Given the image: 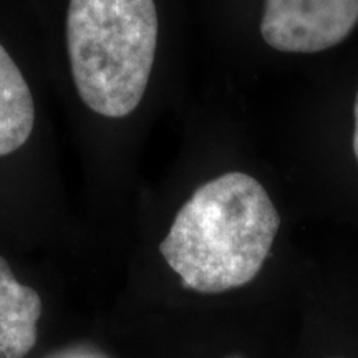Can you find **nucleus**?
I'll use <instances>...</instances> for the list:
<instances>
[{"label": "nucleus", "mask_w": 358, "mask_h": 358, "mask_svg": "<svg viewBox=\"0 0 358 358\" xmlns=\"http://www.w3.org/2000/svg\"><path fill=\"white\" fill-rule=\"evenodd\" d=\"M55 106L106 133L146 105L161 47L158 0H22Z\"/></svg>", "instance_id": "obj_1"}, {"label": "nucleus", "mask_w": 358, "mask_h": 358, "mask_svg": "<svg viewBox=\"0 0 358 358\" xmlns=\"http://www.w3.org/2000/svg\"><path fill=\"white\" fill-rule=\"evenodd\" d=\"M279 227V213L256 178L224 173L179 208L159 252L187 289L226 292L256 279Z\"/></svg>", "instance_id": "obj_2"}, {"label": "nucleus", "mask_w": 358, "mask_h": 358, "mask_svg": "<svg viewBox=\"0 0 358 358\" xmlns=\"http://www.w3.org/2000/svg\"><path fill=\"white\" fill-rule=\"evenodd\" d=\"M55 106L22 0H0V161L25 153Z\"/></svg>", "instance_id": "obj_3"}, {"label": "nucleus", "mask_w": 358, "mask_h": 358, "mask_svg": "<svg viewBox=\"0 0 358 358\" xmlns=\"http://www.w3.org/2000/svg\"><path fill=\"white\" fill-rule=\"evenodd\" d=\"M358 24V0H266L261 34L285 53H317L343 42Z\"/></svg>", "instance_id": "obj_4"}, {"label": "nucleus", "mask_w": 358, "mask_h": 358, "mask_svg": "<svg viewBox=\"0 0 358 358\" xmlns=\"http://www.w3.org/2000/svg\"><path fill=\"white\" fill-rule=\"evenodd\" d=\"M42 301L32 287L22 285L0 257V358H25L37 342Z\"/></svg>", "instance_id": "obj_5"}, {"label": "nucleus", "mask_w": 358, "mask_h": 358, "mask_svg": "<svg viewBox=\"0 0 358 358\" xmlns=\"http://www.w3.org/2000/svg\"><path fill=\"white\" fill-rule=\"evenodd\" d=\"M353 116H355V129H353V153H355L358 163V92L355 96V105H353Z\"/></svg>", "instance_id": "obj_6"}, {"label": "nucleus", "mask_w": 358, "mask_h": 358, "mask_svg": "<svg viewBox=\"0 0 358 358\" xmlns=\"http://www.w3.org/2000/svg\"><path fill=\"white\" fill-rule=\"evenodd\" d=\"M69 358H92V357H83V355H77V357H69Z\"/></svg>", "instance_id": "obj_7"}]
</instances>
